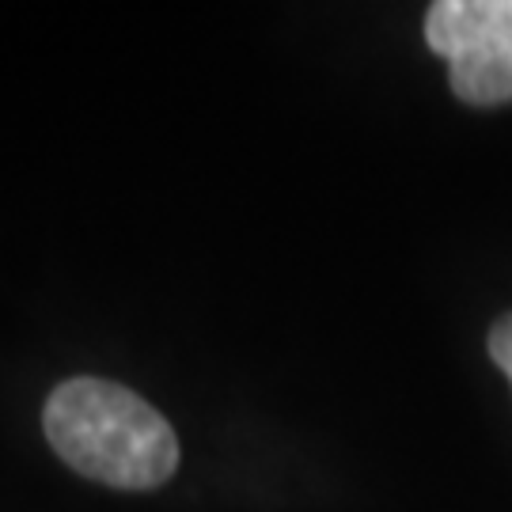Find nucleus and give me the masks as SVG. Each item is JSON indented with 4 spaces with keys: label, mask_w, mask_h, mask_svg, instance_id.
I'll return each mask as SVG.
<instances>
[{
    "label": "nucleus",
    "mask_w": 512,
    "mask_h": 512,
    "mask_svg": "<svg viewBox=\"0 0 512 512\" xmlns=\"http://www.w3.org/2000/svg\"><path fill=\"white\" fill-rule=\"evenodd\" d=\"M42 429L73 471L114 490H156L179 467L171 421L114 380L73 376L57 384L42 410Z\"/></svg>",
    "instance_id": "nucleus-1"
},
{
    "label": "nucleus",
    "mask_w": 512,
    "mask_h": 512,
    "mask_svg": "<svg viewBox=\"0 0 512 512\" xmlns=\"http://www.w3.org/2000/svg\"><path fill=\"white\" fill-rule=\"evenodd\" d=\"M490 357H494L497 368L509 376L512 384V315L497 319L494 330H490Z\"/></svg>",
    "instance_id": "nucleus-3"
},
{
    "label": "nucleus",
    "mask_w": 512,
    "mask_h": 512,
    "mask_svg": "<svg viewBox=\"0 0 512 512\" xmlns=\"http://www.w3.org/2000/svg\"><path fill=\"white\" fill-rule=\"evenodd\" d=\"M425 42L448 61L452 92L475 107L512 99V0H437Z\"/></svg>",
    "instance_id": "nucleus-2"
}]
</instances>
